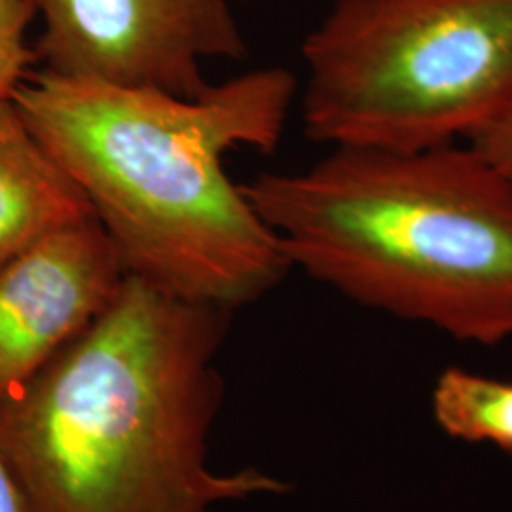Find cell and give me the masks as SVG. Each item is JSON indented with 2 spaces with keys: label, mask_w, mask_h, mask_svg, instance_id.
<instances>
[{
  "label": "cell",
  "mask_w": 512,
  "mask_h": 512,
  "mask_svg": "<svg viewBox=\"0 0 512 512\" xmlns=\"http://www.w3.org/2000/svg\"><path fill=\"white\" fill-rule=\"evenodd\" d=\"M296 93L283 67L239 74L198 97L37 71L12 99L88 198L126 274L234 313L293 264L224 162L243 147L272 154Z\"/></svg>",
  "instance_id": "obj_1"
},
{
  "label": "cell",
  "mask_w": 512,
  "mask_h": 512,
  "mask_svg": "<svg viewBox=\"0 0 512 512\" xmlns=\"http://www.w3.org/2000/svg\"><path fill=\"white\" fill-rule=\"evenodd\" d=\"M232 311L126 275L105 311L0 395V456L29 512H215L283 495L255 467L211 469Z\"/></svg>",
  "instance_id": "obj_2"
},
{
  "label": "cell",
  "mask_w": 512,
  "mask_h": 512,
  "mask_svg": "<svg viewBox=\"0 0 512 512\" xmlns=\"http://www.w3.org/2000/svg\"><path fill=\"white\" fill-rule=\"evenodd\" d=\"M243 194L293 268L463 342L512 338V181L471 145L334 147Z\"/></svg>",
  "instance_id": "obj_3"
},
{
  "label": "cell",
  "mask_w": 512,
  "mask_h": 512,
  "mask_svg": "<svg viewBox=\"0 0 512 512\" xmlns=\"http://www.w3.org/2000/svg\"><path fill=\"white\" fill-rule=\"evenodd\" d=\"M302 57L311 141L467 143L512 109V0H336Z\"/></svg>",
  "instance_id": "obj_4"
},
{
  "label": "cell",
  "mask_w": 512,
  "mask_h": 512,
  "mask_svg": "<svg viewBox=\"0 0 512 512\" xmlns=\"http://www.w3.org/2000/svg\"><path fill=\"white\" fill-rule=\"evenodd\" d=\"M40 71L198 97L205 59H243L230 0H33Z\"/></svg>",
  "instance_id": "obj_5"
},
{
  "label": "cell",
  "mask_w": 512,
  "mask_h": 512,
  "mask_svg": "<svg viewBox=\"0 0 512 512\" xmlns=\"http://www.w3.org/2000/svg\"><path fill=\"white\" fill-rule=\"evenodd\" d=\"M126 275L97 219L40 239L0 266V395L88 329Z\"/></svg>",
  "instance_id": "obj_6"
},
{
  "label": "cell",
  "mask_w": 512,
  "mask_h": 512,
  "mask_svg": "<svg viewBox=\"0 0 512 512\" xmlns=\"http://www.w3.org/2000/svg\"><path fill=\"white\" fill-rule=\"evenodd\" d=\"M86 219L95 215L80 186L38 141L14 99L0 101V266Z\"/></svg>",
  "instance_id": "obj_7"
},
{
  "label": "cell",
  "mask_w": 512,
  "mask_h": 512,
  "mask_svg": "<svg viewBox=\"0 0 512 512\" xmlns=\"http://www.w3.org/2000/svg\"><path fill=\"white\" fill-rule=\"evenodd\" d=\"M431 412L450 439L512 454V382L448 366L431 391Z\"/></svg>",
  "instance_id": "obj_8"
},
{
  "label": "cell",
  "mask_w": 512,
  "mask_h": 512,
  "mask_svg": "<svg viewBox=\"0 0 512 512\" xmlns=\"http://www.w3.org/2000/svg\"><path fill=\"white\" fill-rule=\"evenodd\" d=\"M37 16L33 0H0V101L12 99L37 63L27 29Z\"/></svg>",
  "instance_id": "obj_9"
},
{
  "label": "cell",
  "mask_w": 512,
  "mask_h": 512,
  "mask_svg": "<svg viewBox=\"0 0 512 512\" xmlns=\"http://www.w3.org/2000/svg\"><path fill=\"white\" fill-rule=\"evenodd\" d=\"M467 145L475 148L480 156L512 181V109L478 129Z\"/></svg>",
  "instance_id": "obj_10"
},
{
  "label": "cell",
  "mask_w": 512,
  "mask_h": 512,
  "mask_svg": "<svg viewBox=\"0 0 512 512\" xmlns=\"http://www.w3.org/2000/svg\"><path fill=\"white\" fill-rule=\"evenodd\" d=\"M0 512H29L19 492L18 482L0 456Z\"/></svg>",
  "instance_id": "obj_11"
}]
</instances>
